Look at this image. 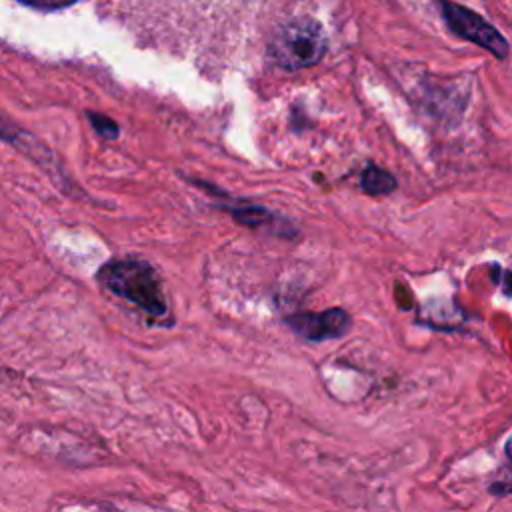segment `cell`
Returning a JSON list of instances; mask_svg holds the SVG:
<instances>
[{"label":"cell","instance_id":"1","mask_svg":"<svg viewBox=\"0 0 512 512\" xmlns=\"http://www.w3.org/2000/svg\"><path fill=\"white\" fill-rule=\"evenodd\" d=\"M98 282L112 294L132 302L150 318L168 312L156 270L144 260H112L98 270Z\"/></svg>","mask_w":512,"mask_h":512},{"label":"cell","instance_id":"2","mask_svg":"<svg viewBox=\"0 0 512 512\" xmlns=\"http://www.w3.org/2000/svg\"><path fill=\"white\" fill-rule=\"evenodd\" d=\"M328 48L324 28L312 18H292L276 28L268 52L284 70L310 68L322 60Z\"/></svg>","mask_w":512,"mask_h":512},{"label":"cell","instance_id":"6","mask_svg":"<svg viewBox=\"0 0 512 512\" xmlns=\"http://www.w3.org/2000/svg\"><path fill=\"white\" fill-rule=\"evenodd\" d=\"M230 212H232V216L238 222H242V224H246L250 228H256V226H260V224L270 220V216H268V212L264 208L252 206V204H246V206H240V208H230Z\"/></svg>","mask_w":512,"mask_h":512},{"label":"cell","instance_id":"7","mask_svg":"<svg viewBox=\"0 0 512 512\" xmlns=\"http://www.w3.org/2000/svg\"><path fill=\"white\" fill-rule=\"evenodd\" d=\"M88 116H90L92 126L96 128V132H98L102 138H116L118 126H116L114 120H110L108 116H102V114H94V112H90Z\"/></svg>","mask_w":512,"mask_h":512},{"label":"cell","instance_id":"5","mask_svg":"<svg viewBox=\"0 0 512 512\" xmlns=\"http://www.w3.org/2000/svg\"><path fill=\"white\" fill-rule=\"evenodd\" d=\"M360 186L370 196H384L396 188V178L380 166H368L360 176Z\"/></svg>","mask_w":512,"mask_h":512},{"label":"cell","instance_id":"10","mask_svg":"<svg viewBox=\"0 0 512 512\" xmlns=\"http://www.w3.org/2000/svg\"><path fill=\"white\" fill-rule=\"evenodd\" d=\"M504 450H506V456H508V460L512 462V436L508 438V442H506V446H504Z\"/></svg>","mask_w":512,"mask_h":512},{"label":"cell","instance_id":"4","mask_svg":"<svg viewBox=\"0 0 512 512\" xmlns=\"http://www.w3.org/2000/svg\"><path fill=\"white\" fill-rule=\"evenodd\" d=\"M286 324L304 340L322 342L340 338L350 328V316L342 308H330L324 312H300L286 318Z\"/></svg>","mask_w":512,"mask_h":512},{"label":"cell","instance_id":"8","mask_svg":"<svg viewBox=\"0 0 512 512\" xmlns=\"http://www.w3.org/2000/svg\"><path fill=\"white\" fill-rule=\"evenodd\" d=\"M18 2L24 6L38 8V10H58V8L74 4L76 0H18Z\"/></svg>","mask_w":512,"mask_h":512},{"label":"cell","instance_id":"3","mask_svg":"<svg viewBox=\"0 0 512 512\" xmlns=\"http://www.w3.org/2000/svg\"><path fill=\"white\" fill-rule=\"evenodd\" d=\"M440 6H442L444 20L454 34L478 44L480 48L492 52L496 58L508 56L506 38L482 16H478L476 12L464 8L456 2H450V0H440Z\"/></svg>","mask_w":512,"mask_h":512},{"label":"cell","instance_id":"9","mask_svg":"<svg viewBox=\"0 0 512 512\" xmlns=\"http://www.w3.org/2000/svg\"><path fill=\"white\" fill-rule=\"evenodd\" d=\"M492 492H512V470H506L504 472V478L502 480H496L492 484Z\"/></svg>","mask_w":512,"mask_h":512}]
</instances>
